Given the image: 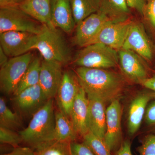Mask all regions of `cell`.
<instances>
[{
  "instance_id": "obj_1",
  "label": "cell",
  "mask_w": 155,
  "mask_h": 155,
  "mask_svg": "<svg viewBox=\"0 0 155 155\" xmlns=\"http://www.w3.org/2000/svg\"><path fill=\"white\" fill-rule=\"evenodd\" d=\"M75 73L87 97L97 99L105 104L119 100L125 90L124 77L108 69L78 67Z\"/></svg>"
},
{
  "instance_id": "obj_2",
  "label": "cell",
  "mask_w": 155,
  "mask_h": 155,
  "mask_svg": "<svg viewBox=\"0 0 155 155\" xmlns=\"http://www.w3.org/2000/svg\"><path fill=\"white\" fill-rule=\"evenodd\" d=\"M53 99L33 115L28 126L19 131L23 142L33 148L38 145L54 140L55 125V113Z\"/></svg>"
},
{
  "instance_id": "obj_3",
  "label": "cell",
  "mask_w": 155,
  "mask_h": 155,
  "mask_svg": "<svg viewBox=\"0 0 155 155\" xmlns=\"http://www.w3.org/2000/svg\"><path fill=\"white\" fill-rule=\"evenodd\" d=\"M33 49L39 51L44 60L56 61L63 65L71 60V51L67 41L56 27L45 25L41 33L38 35Z\"/></svg>"
},
{
  "instance_id": "obj_4",
  "label": "cell",
  "mask_w": 155,
  "mask_h": 155,
  "mask_svg": "<svg viewBox=\"0 0 155 155\" xmlns=\"http://www.w3.org/2000/svg\"><path fill=\"white\" fill-rule=\"evenodd\" d=\"M75 55L73 63L78 67L108 69L119 63L118 51L102 43H95L82 48Z\"/></svg>"
},
{
  "instance_id": "obj_5",
  "label": "cell",
  "mask_w": 155,
  "mask_h": 155,
  "mask_svg": "<svg viewBox=\"0 0 155 155\" xmlns=\"http://www.w3.org/2000/svg\"><path fill=\"white\" fill-rule=\"evenodd\" d=\"M45 25L19 8H0V33L15 31L38 35Z\"/></svg>"
},
{
  "instance_id": "obj_6",
  "label": "cell",
  "mask_w": 155,
  "mask_h": 155,
  "mask_svg": "<svg viewBox=\"0 0 155 155\" xmlns=\"http://www.w3.org/2000/svg\"><path fill=\"white\" fill-rule=\"evenodd\" d=\"M34 59L30 52L12 58L0 70V87L6 94H14L17 85Z\"/></svg>"
},
{
  "instance_id": "obj_7",
  "label": "cell",
  "mask_w": 155,
  "mask_h": 155,
  "mask_svg": "<svg viewBox=\"0 0 155 155\" xmlns=\"http://www.w3.org/2000/svg\"><path fill=\"white\" fill-rule=\"evenodd\" d=\"M38 35L24 31H5L0 33L1 47L11 58L22 55L33 49Z\"/></svg>"
},
{
  "instance_id": "obj_8",
  "label": "cell",
  "mask_w": 155,
  "mask_h": 155,
  "mask_svg": "<svg viewBox=\"0 0 155 155\" xmlns=\"http://www.w3.org/2000/svg\"><path fill=\"white\" fill-rule=\"evenodd\" d=\"M122 108L119 100L110 103L106 109V130L104 141L111 152L119 149L123 142L121 126Z\"/></svg>"
},
{
  "instance_id": "obj_9",
  "label": "cell",
  "mask_w": 155,
  "mask_h": 155,
  "mask_svg": "<svg viewBox=\"0 0 155 155\" xmlns=\"http://www.w3.org/2000/svg\"><path fill=\"white\" fill-rule=\"evenodd\" d=\"M122 49L133 51L145 61L152 60V45L143 25L139 22L132 21Z\"/></svg>"
},
{
  "instance_id": "obj_10",
  "label": "cell",
  "mask_w": 155,
  "mask_h": 155,
  "mask_svg": "<svg viewBox=\"0 0 155 155\" xmlns=\"http://www.w3.org/2000/svg\"><path fill=\"white\" fill-rule=\"evenodd\" d=\"M114 22L98 11L87 17L77 25L73 42L81 48L88 45L104 26Z\"/></svg>"
},
{
  "instance_id": "obj_11",
  "label": "cell",
  "mask_w": 155,
  "mask_h": 155,
  "mask_svg": "<svg viewBox=\"0 0 155 155\" xmlns=\"http://www.w3.org/2000/svg\"><path fill=\"white\" fill-rule=\"evenodd\" d=\"M132 22L129 19L122 22L108 23L100 31L89 45L99 43L119 51L122 48Z\"/></svg>"
},
{
  "instance_id": "obj_12",
  "label": "cell",
  "mask_w": 155,
  "mask_h": 155,
  "mask_svg": "<svg viewBox=\"0 0 155 155\" xmlns=\"http://www.w3.org/2000/svg\"><path fill=\"white\" fill-rule=\"evenodd\" d=\"M119 63L122 72L131 81L141 84L150 76L144 60L130 50L118 51Z\"/></svg>"
},
{
  "instance_id": "obj_13",
  "label": "cell",
  "mask_w": 155,
  "mask_h": 155,
  "mask_svg": "<svg viewBox=\"0 0 155 155\" xmlns=\"http://www.w3.org/2000/svg\"><path fill=\"white\" fill-rule=\"evenodd\" d=\"M62 66L56 61H41L38 84L48 99L57 94L64 74Z\"/></svg>"
},
{
  "instance_id": "obj_14",
  "label": "cell",
  "mask_w": 155,
  "mask_h": 155,
  "mask_svg": "<svg viewBox=\"0 0 155 155\" xmlns=\"http://www.w3.org/2000/svg\"><path fill=\"white\" fill-rule=\"evenodd\" d=\"M14 96L15 107L25 116H33L49 100L39 84L25 89Z\"/></svg>"
},
{
  "instance_id": "obj_15",
  "label": "cell",
  "mask_w": 155,
  "mask_h": 155,
  "mask_svg": "<svg viewBox=\"0 0 155 155\" xmlns=\"http://www.w3.org/2000/svg\"><path fill=\"white\" fill-rule=\"evenodd\" d=\"M80 87L75 72L71 71L64 72L56 97L59 110L68 117H70L73 103Z\"/></svg>"
},
{
  "instance_id": "obj_16",
  "label": "cell",
  "mask_w": 155,
  "mask_h": 155,
  "mask_svg": "<svg viewBox=\"0 0 155 155\" xmlns=\"http://www.w3.org/2000/svg\"><path fill=\"white\" fill-rule=\"evenodd\" d=\"M147 89L137 95L130 103L127 117V129L130 136L134 135L138 131L149 103L155 99V92Z\"/></svg>"
},
{
  "instance_id": "obj_17",
  "label": "cell",
  "mask_w": 155,
  "mask_h": 155,
  "mask_svg": "<svg viewBox=\"0 0 155 155\" xmlns=\"http://www.w3.org/2000/svg\"><path fill=\"white\" fill-rule=\"evenodd\" d=\"M51 16L54 26L66 33H71L76 25L69 0H51Z\"/></svg>"
},
{
  "instance_id": "obj_18",
  "label": "cell",
  "mask_w": 155,
  "mask_h": 155,
  "mask_svg": "<svg viewBox=\"0 0 155 155\" xmlns=\"http://www.w3.org/2000/svg\"><path fill=\"white\" fill-rule=\"evenodd\" d=\"M88 108L87 95L81 86L73 103L70 118L78 135L82 137L89 131L87 125Z\"/></svg>"
},
{
  "instance_id": "obj_19",
  "label": "cell",
  "mask_w": 155,
  "mask_h": 155,
  "mask_svg": "<svg viewBox=\"0 0 155 155\" xmlns=\"http://www.w3.org/2000/svg\"><path fill=\"white\" fill-rule=\"evenodd\" d=\"M88 98L89 131L104 140L106 130L105 103L97 99Z\"/></svg>"
},
{
  "instance_id": "obj_20",
  "label": "cell",
  "mask_w": 155,
  "mask_h": 155,
  "mask_svg": "<svg viewBox=\"0 0 155 155\" xmlns=\"http://www.w3.org/2000/svg\"><path fill=\"white\" fill-rule=\"evenodd\" d=\"M51 2V0H23L19 8L43 25L53 28L55 27L52 22Z\"/></svg>"
},
{
  "instance_id": "obj_21",
  "label": "cell",
  "mask_w": 155,
  "mask_h": 155,
  "mask_svg": "<svg viewBox=\"0 0 155 155\" xmlns=\"http://www.w3.org/2000/svg\"><path fill=\"white\" fill-rule=\"evenodd\" d=\"M99 11L114 22L125 21L130 19V8L126 0H100Z\"/></svg>"
},
{
  "instance_id": "obj_22",
  "label": "cell",
  "mask_w": 155,
  "mask_h": 155,
  "mask_svg": "<svg viewBox=\"0 0 155 155\" xmlns=\"http://www.w3.org/2000/svg\"><path fill=\"white\" fill-rule=\"evenodd\" d=\"M78 134L70 117L59 110L55 113V125L54 140L75 141Z\"/></svg>"
},
{
  "instance_id": "obj_23",
  "label": "cell",
  "mask_w": 155,
  "mask_h": 155,
  "mask_svg": "<svg viewBox=\"0 0 155 155\" xmlns=\"http://www.w3.org/2000/svg\"><path fill=\"white\" fill-rule=\"evenodd\" d=\"M75 24L99 11L100 0H69Z\"/></svg>"
},
{
  "instance_id": "obj_24",
  "label": "cell",
  "mask_w": 155,
  "mask_h": 155,
  "mask_svg": "<svg viewBox=\"0 0 155 155\" xmlns=\"http://www.w3.org/2000/svg\"><path fill=\"white\" fill-rule=\"evenodd\" d=\"M41 63L40 58H34L17 85L13 94L14 96L25 89L38 84Z\"/></svg>"
},
{
  "instance_id": "obj_25",
  "label": "cell",
  "mask_w": 155,
  "mask_h": 155,
  "mask_svg": "<svg viewBox=\"0 0 155 155\" xmlns=\"http://www.w3.org/2000/svg\"><path fill=\"white\" fill-rule=\"evenodd\" d=\"M51 140L43 143L33 148L35 155H72L70 143Z\"/></svg>"
},
{
  "instance_id": "obj_26",
  "label": "cell",
  "mask_w": 155,
  "mask_h": 155,
  "mask_svg": "<svg viewBox=\"0 0 155 155\" xmlns=\"http://www.w3.org/2000/svg\"><path fill=\"white\" fill-rule=\"evenodd\" d=\"M22 124V120L19 114L11 110L7 105L4 98L1 97L0 126L14 130L19 129Z\"/></svg>"
},
{
  "instance_id": "obj_27",
  "label": "cell",
  "mask_w": 155,
  "mask_h": 155,
  "mask_svg": "<svg viewBox=\"0 0 155 155\" xmlns=\"http://www.w3.org/2000/svg\"><path fill=\"white\" fill-rule=\"evenodd\" d=\"M83 142L91 149L95 155H112L104 140L88 131L83 137Z\"/></svg>"
},
{
  "instance_id": "obj_28",
  "label": "cell",
  "mask_w": 155,
  "mask_h": 155,
  "mask_svg": "<svg viewBox=\"0 0 155 155\" xmlns=\"http://www.w3.org/2000/svg\"><path fill=\"white\" fill-rule=\"evenodd\" d=\"M23 142L22 137L19 132L12 129L0 126V142L2 144L10 145L14 148L19 147Z\"/></svg>"
},
{
  "instance_id": "obj_29",
  "label": "cell",
  "mask_w": 155,
  "mask_h": 155,
  "mask_svg": "<svg viewBox=\"0 0 155 155\" xmlns=\"http://www.w3.org/2000/svg\"><path fill=\"white\" fill-rule=\"evenodd\" d=\"M138 155H155V134L149 133L143 137L137 148Z\"/></svg>"
},
{
  "instance_id": "obj_30",
  "label": "cell",
  "mask_w": 155,
  "mask_h": 155,
  "mask_svg": "<svg viewBox=\"0 0 155 155\" xmlns=\"http://www.w3.org/2000/svg\"><path fill=\"white\" fill-rule=\"evenodd\" d=\"M144 120L149 133L155 134V99L149 103L145 114Z\"/></svg>"
},
{
  "instance_id": "obj_31",
  "label": "cell",
  "mask_w": 155,
  "mask_h": 155,
  "mask_svg": "<svg viewBox=\"0 0 155 155\" xmlns=\"http://www.w3.org/2000/svg\"><path fill=\"white\" fill-rule=\"evenodd\" d=\"M142 17L149 25L155 30V0H147Z\"/></svg>"
},
{
  "instance_id": "obj_32",
  "label": "cell",
  "mask_w": 155,
  "mask_h": 155,
  "mask_svg": "<svg viewBox=\"0 0 155 155\" xmlns=\"http://www.w3.org/2000/svg\"><path fill=\"white\" fill-rule=\"evenodd\" d=\"M72 155H95L91 149L83 142H72L70 143Z\"/></svg>"
},
{
  "instance_id": "obj_33",
  "label": "cell",
  "mask_w": 155,
  "mask_h": 155,
  "mask_svg": "<svg viewBox=\"0 0 155 155\" xmlns=\"http://www.w3.org/2000/svg\"><path fill=\"white\" fill-rule=\"evenodd\" d=\"M147 0H126L130 8L134 9L142 16L143 10Z\"/></svg>"
},
{
  "instance_id": "obj_34",
  "label": "cell",
  "mask_w": 155,
  "mask_h": 155,
  "mask_svg": "<svg viewBox=\"0 0 155 155\" xmlns=\"http://www.w3.org/2000/svg\"><path fill=\"white\" fill-rule=\"evenodd\" d=\"M1 155H35L34 151L28 147H17L11 152Z\"/></svg>"
},
{
  "instance_id": "obj_35",
  "label": "cell",
  "mask_w": 155,
  "mask_h": 155,
  "mask_svg": "<svg viewBox=\"0 0 155 155\" xmlns=\"http://www.w3.org/2000/svg\"><path fill=\"white\" fill-rule=\"evenodd\" d=\"M23 0H0L1 8H19Z\"/></svg>"
},
{
  "instance_id": "obj_36",
  "label": "cell",
  "mask_w": 155,
  "mask_h": 155,
  "mask_svg": "<svg viewBox=\"0 0 155 155\" xmlns=\"http://www.w3.org/2000/svg\"><path fill=\"white\" fill-rule=\"evenodd\" d=\"M115 155H132L130 142L128 140L123 141L119 149L115 153Z\"/></svg>"
},
{
  "instance_id": "obj_37",
  "label": "cell",
  "mask_w": 155,
  "mask_h": 155,
  "mask_svg": "<svg viewBox=\"0 0 155 155\" xmlns=\"http://www.w3.org/2000/svg\"><path fill=\"white\" fill-rule=\"evenodd\" d=\"M140 84L146 88L150 90L155 92V74L147 78Z\"/></svg>"
},
{
  "instance_id": "obj_38",
  "label": "cell",
  "mask_w": 155,
  "mask_h": 155,
  "mask_svg": "<svg viewBox=\"0 0 155 155\" xmlns=\"http://www.w3.org/2000/svg\"><path fill=\"white\" fill-rule=\"evenodd\" d=\"M9 61L8 56L6 55L2 48L0 47V66L2 67Z\"/></svg>"
}]
</instances>
